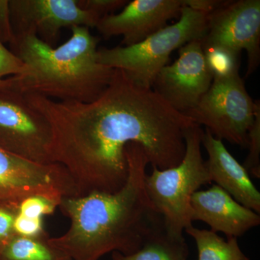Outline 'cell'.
<instances>
[{
	"instance_id": "cell-7",
	"label": "cell",
	"mask_w": 260,
	"mask_h": 260,
	"mask_svg": "<svg viewBox=\"0 0 260 260\" xmlns=\"http://www.w3.org/2000/svg\"><path fill=\"white\" fill-rule=\"evenodd\" d=\"M0 148L39 164H56L50 124L15 90H0Z\"/></svg>"
},
{
	"instance_id": "cell-8",
	"label": "cell",
	"mask_w": 260,
	"mask_h": 260,
	"mask_svg": "<svg viewBox=\"0 0 260 260\" xmlns=\"http://www.w3.org/2000/svg\"><path fill=\"white\" fill-rule=\"evenodd\" d=\"M35 194L59 200L80 196L73 178L61 164H39L0 148V205L19 204Z\"/></svg>"
},
{
	"instance_id": "cell-6",
	"label": "cell",
	"mask_w": 260,
	"mask_h": 260,
	"mask_svg": "<svg viewBox=\"0 0 260 260\" xmlns=\"http://www.w3.org/2000/svg\"><path fill=\"white\" fill-rule=\"evenodd\" d=\"M259 104L252 100L237 73L213 79L196 107L184 114L218 139L246 148Z\"/></svg>"
},
{
	"instance_id": "cell-22",
	"label": "cell",
	"mask_w": 260,
	"mask_h": 260,
	"mask_svg": "<svg viewBox=\"0 0 260 260\" xmlns=\"http://www.w3.org/2000/svg\"><path fill=\"white\" fill-rule=\"evenodd\" d=\"M15 235L25 238L48 237L44 228V219L31 218L17 213L14 223Z\"/></svg>"
},
{
	"instance_id": "cell-19",
	"label": "cell",
	"mask_w": 260,
	"mask_h": 260,
	"mask_svg": "<svg viewBox=\"0 0 260 260\" xmlns=\"http://www.w3.org/2000/svg\"><path fill=\"white\" fill-rule=\"evenodd\" d=\"M60 202L44 195H31L19 203L17 213L27 218L44 219L47 215L54 213Z\"/></svg>"
},
{
	"instance_id": "cell-21",
	"label": "cell",
	"mask_w": 260,
	"mask_h": 260,
	"mask_svg": "<svg viewBox=\"0 0 260 260\" xmlns=\"http://www.w3.org/2000/svg\"><path fill=\"white\" fill-rule=\"evenodd\" d=\"M249 153L244 167L249 174L260 178V106H257L254 123L249 133Z\"/></svg>"
},
{
	"instance_id": "cell-13",
	"label": "cell",
	"mask_w": 260,
	"mask_h": 260,
	"mask_svg": "<svg viewBox=\"0 0 260 260\" xmlns=\"http://www.w3.org/2000/svg\"><path fill=\"white\" fill-rule=\"evenodd\" d=\"M191 205L192 221L205 222L212 232L223 233L227 238L242 237L260 224L259 213L238 203L216 184L196 191Z\"/></svg>"
},
{
	"instance_id": "cell-9",
	"label": "cell",
	"mask_w": 260,
	"mask_h": 260,
	"mask_svg": "<svg viewBox=\"0 0 260 260\" xmlns=\"http://www.w3.org/2000/svg\"><path fill=\"white\" fill-rule=\"evenodd\" d=\"M15 37L34 35L53 47L61 29L95 28L101 17L80 8L78 0H9Z\"/></svg>"
},
{
	"instance_id": "cell-3",
	"label": "cell",
	"mask_w": 260,
	"mask_h": 260,
	"mask_svg": "<svg viewBox=\"0 0 260 260\" xmlns=\"http://www.w3.org/2000/svg\"><path fill=\"white\" fill-rule=\"evenodd\" d=\"M70 39L51 47L34 35L15 37L11 51L28 71L8 78V90L59 101L90 103L100 96L115 70L97 60L99 38L85 26H74Z\"/></svg>"
},
{
	"instance_id": "cell-14",
	"label": "cell",
	"mask_w": 260,
	"mask_h": 260,
	"mask_svg": "<svg viewBox=\"0 0 260 260\" xmlns=\"http://www.w3.org/2000/svg\"><path fill=\"white\" fill-rule=\"evenodd\" d=\"M202 145L208 153L205 165L212 182L216 183L238 203L259 213L260 193L244 166L233 156L223 141L208 130L203 133Z\"/></svg>"
},
{
	"instance_id": "cell-12",
	"label": "cell",
	"mask_w": 260,
	"mask_h": 260,
	"mask_svg": "<svg viewBox=\"0 0 260 260\" xmlns=\"http://www.w3.org/2000/svg\"><path fill=\"white\" fill-rule=\"evenodd\" d=\"M184 0H134L119 13L103 17L95 28L105 38L121 36L123 47L143 42L180 16Z\"/></svg>"
},
{
	"instance_id": "cell-20",
	"label": "cell",
	"mask_w": 260,
	"mask_h": 260,
	"mask_svg": "<svg viewBox=\"0 0 260 260\" xmlns=\"http://www.w3.org/2000/svg\"><path fill=\"white\" fill-rule=\"evenodd\" d=\"M27 71L23 61L0 42V90H8V78L25 74Z\"/></svg>"
},
{
	"instance_id": "cell-25",
	"label": "cell",
	"mask_w": 260,
	"mask_h": 260,
	"mask_svg": "<svg viewBox=\"0 0 260 260\" xmlns=\"http://www.w3.org/2000/svg\"><path fill=\"white\" fill-rule=\"evenodd\" d=\"M0 42L11 45L14 42V34L12 28L9 0H0Z\"/></svg>"
},
{
	"instance_id": "cell-18",
	"label": "cell",
	"mask_w": 260,
	"mask_h": 260,
	"mask_svg": "<svg viewBox=\"0 0 260 260\" xmlns=\"http://www.w3.org/2000/svg\"><path fill=\"white\" fill-rule=\"evenodd\" d=\"M202 47L207 66L213 79L228 78L239 73L240 54L216 44H202Z\"/></svg>"
},
{
	"instance_id": "cell-23",
	"label": "cell",
	"mask_w": 260,
	"mask_h": 260,
	"mask_svg": "<svg viewBox=\"0 0 260 260\" xmlns=\"http://www.w3.org/2000/svg\"><path fill=\"white\" fill-rule=\"evenodd\" d=\"M18 204L0 205V249L15 237L14 223Z\"/></svg>"
},
{
	"instance_id": "cell-17",
	"label": "cell",
	"mask_w": 260,
	"mask_h": 260,
	"mask_svg": "<svg viewBox=\"0 0 260 260\" xmlns=\"http://www.w3.org/2000/svg\"><path fill=\"white\" fill-rule=\"evenodd\" d=\"M49 239L15 236L0 249V260H73Z\"/></svg>"
},
{
	"instance_id": "cell-5",
	"label": "cell",
	"mask_w": 260,
	"mask_h": 260,
	"mask_svg": "<svg viewBox=\"0 0 260 260\" xmlns=\"http://www.w3.org/2000/svg\"><path fill=\"white\" fill-rule=\"evenodd\" d=\"M208 15L184 6L179 20L130 47L98 49L100 64L122 71L135 84L153 88L159 72L167 66L173 51L205 37Z\"/></svg>"
},
{
	"instance_id": "cell-10",
	"label": "cell",
	"mask_w": 260,
	"mask_h": 260,
	"mask_svg": "<svg viewBox=\"0 0 260 260\" xmlns=\"http://www.w3.org/2000/svg\"><path fill=\"white\" fill-rule=\"evenodd\" d=\"M203 44H216L240 54L247 53L246 77L260 61V1L239 0L227 3L208 15Z\"/></svg>"
},
{
	"instance_id": "cell-15",
	"label": "cell",
	"mask_w": 260,
	"mask_h": 260,
	"mask_svg": "<svg viewBox=\"0 0 260 260\" xmlns=\"http://www.w3.org/2000/svg\"><path fill=\"white\" fill-rule=\"evenodd\" d=\"M189 247L184 237H172L164 229L133 254L112 253V260H187Z\"/></svg>"
},
{
	"instance_id": "cell-4",
	"label": "cell",
	"mask_w": 260,
	"mask_h": 260,
	"mask_svg": "<svg viewBox=\"0 0 260 260\" xmlns=\"http://www.w3.org/2000/svg\"><path fill=\"white\" fill-rule=\"evenodd\" d=\"M203 133L198 124L191 126L186 133L180 164L164 170L152 167L151 174L145 176L147 194L172 237H184V231L192 225L191 198L202 186L212 182L202 155Z\"/></svg>"
},
{
	"instance_id": "cell-2",
	"label": "cell",
	"mask_w": 260,
	"mask_h": 260,
	"mask_svg": "<svg viewBox=\"0 0 260 260\" xmlns=\"http://www.w3.org/2000/svg\"><path fill=\"white\" fill-rule=\"evenodd\" d=\"M124 153L128 174L119 190L61 200L58 208L69 219L70 227L49 240L73 260H99L113 252L129 255L165 229L145 189L149 160L144 149L131 143Z\"/></svg>"
},
{
	"instance_id": "cell-16",
	"label": "cell",
	"mask_w": 260,
	"mask_h": 260,
	"mask_svg": "<svg viewBox=\"0 0 260 260\" xmlns=\"http://www.w3.org/2000/svg\"><path fill=\"white\" fill-rule=\"evenodd\" d=\"M184 232L196 242L198 260H250L241 249L238 238L229 237L225 240L211 230L193 225Z\"/></svg>"
},
{
	"instance_id": "cell-26",
	"label": "cell",
	"mask_w": 260,
	"mask_h": 260,
	"mask_svg": "<svg viewBox=\"0 0 260 260\" xmlns=\"http://www.w3.org/2000/svg\"><path fill=\"white\" fill-rule=\"evenodd\" d=\"M184 5L191 9L210 15L219 9L227 3V1L219 0H184Z\"/></svg>"
},
{
	"instance_id": "cell-24",
	"label": "cell",
	"mask_w": 260,
	"mask_h": 260,
	"mask_svg": "<svg viewBox=\"0 0 260 260\" xmlns=\"http://www.w3.org/2000/svg\"><path fill=\"white\" fill-rule=\"evenodd\" d=\"M128 2L126 0H78V4L83 9L93 11L103 18L114 14L116 10L124 8Z\"/></svg>"
},
{
	"instance_id": "cell-11",
	"label": "cell",
	"mask_w": 260,
	"mask_h": 260,
	"mask_svg": "<svg viewBox=\"0 0 260 260\" xmlns=\"http://www.w3.org/2000/svg\"><path fill=\"white\" fill-rule=\"evenodd\" d=\"M179 49L178 59L159 72L152 88L175 110L185 114L196 107L213 78L201 41H192Z\"/></svg>"
},
{
	"instance_id": "cell-1",
	"label": "cell",
	"mask_w": 260,
	"mask_h": 260,
	"mask_svg": "<svg viewBox=\"0 0 260 260\" xmlns=\"http://www.w3.org/2000/svg\"><path fill=\"white\" fill-rule=\"evenodd\" d=\"M52 128L54 158L68 170L80 196L114 193L125 184V147L138 143L149 164L160 170L176 167L185 153L186 131L195 125L153 88L138 86L115 70L93 102H59L24 94Z\"/></svg>"
}]
</instances>
